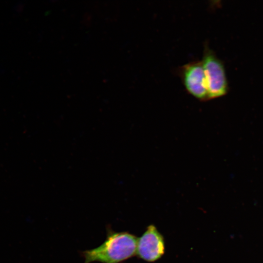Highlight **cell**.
I'll list each match as a JSON object with an SVG mask.
<instances>
[{"instance_id": "cell-1", "label": "cell", "mask_w": 263, "mask_h": 263, "mask_svg": "<svg viewBox=\"0 0 263 263\" xmlns=\"http://www.w3.org/2000/svg\"><path fill=\"white\" fill-rule=\"evenodd\" d=\"M137 238L127 232H116L107 228L105 240L95 248L81 253L84 263H121L136 254Z\"/></svg>"}, {"instance_id": "cell-2", "label": "cell", "mask_w": 263, "mask_h": 263, "mask_svg": "<svg viewBox=\"0 0 263 263\" xmlns=\"http://www.w3.org/2000/svg\"><path fill=\"white\" fill-rule=\"evenodd\" d=\"M201 61L208 99L225 94L227 91V82L223 62L207 46L205 47Z\"/></svg>"}, {"instance_id": "cell-3", "label": "cell", "mask_w": 263, "mask_h": 263, "mask_svg": "<svg viewBox=\"0 0 263 263\" xmlns=\"http://www.w3.org/2000/svg\"><path fill=\"white\" fill-rule=\"evenodd\" d=\"M179 74L186 91L201 101L208 99L204 68L201 60L193 61L182 66Z\"/></svg>"}, {"instance_id": "cell-4", "label": "cell", "mask_w": 263, "mask_h": 263, "mask_svg": "<svg viewBox=\"0 0 263 263\" xmlns=\"http://www.w3.org/2000/svg\"><path fill=\"white\" fill-rule=\"evenodd\" d=\"M164 252L163 237L154 225H149L137 238L136 254L145 261L153 262L161 258Z\"/></svg>"}]
</instances>
